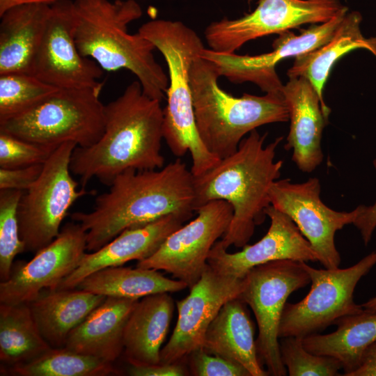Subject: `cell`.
<instances>
[{
    "instance_id": "6da1fadb",
    "label": "cell",
    "mask_w": 376,
    "mask_h": 376,
    "mask_svg": "<svg viewBox=\"0 0 376 376\" xmlns=\"http://www.w3.org/2000/svg\"><path fill=\"white\" fill-rule=\"evenodd\" d=\"M107 191L98 195L91 212L70 217L86 235V251L98 250L124 230L171 214L191 219L194 207V175L180 159L161 169H127Z\"/></svg>"
},
{
    "instance_id": "7a4b0ae2",
    "label": "cell",
    "mask_w": 376,
    "mask_h": 376,
    "mask_svg": "<svg viewBox=\"0 0 376 376\" xmlns=\"http://www.w3.org/2000/svg\"><path fill=\"white\" fill-rule=\"evenodd\" d=\"M161 102L146 95L139 81L130 84L116 100L104 105V130L88 147L77 146L70 168L82 188L97 178L109 186L127 169H161L164 113Z\"/></svg>"
},
{
    "instance_id": "3957f363",
    "label": "cell",
    "mask_w": 376,
    "mask_h": 376,
    "mask_svg": "<svg viewBox=\"0 0 376 376\" xmlns=\"http://www.w3.org/2000/svg\"><path fill=\"white\" fill-rule=\"evenodd\" d=\"M267 134L251 131L233 154L194 176L195 211L215 200L226 201L233 207L230 224L219 240L226 249L247 244L271 205L269 191L280 178L283 163L275 161L276 151L283 137H276L265 146Z\"/></svg>"
},
{
    "instance_id": "277c9868",
    "label": "cell",
    "mask_w": 376,
    "mask_h": 376,
    "mask_svg": "<svg viewBox=\"0 0 376 376\" xmlns=\"http://www.w3.org/2000/svg\"><path fill=\"white\" fill-rule=\"evenodd\" d=\"M142 15L135 0H75V40L83 56L103 70L132 72L143 93L161 102L169 81L152 54L155 47L139 32H128V25Z\"/></svg>"
},
{
    "instance_id": "5b68a950",
    "label": "cell",
    "mask_w": 376,
    "mask_h": 376,
    "mask_svg": "<svg viewBox=\"0 0 376 376\" xmlns=\"http://www.w3.org/2000/svg\"><path fill=\"white\" fill-rule=\"evenodd\" d=\"M138 32L162 53L168 67L170 80L163 109L164 139L175 156L190 152L191 172L199 175L220 160L200 138L193 105L190 68L205 48L203 42L194 30L180 21L152 19L142 24Z\"/></svg>"
},
{
    "instance_id": "8992f818",
    "label": "cell",
    "mask_w": 376,
    "mask_h": 376,
    "mask_svg": "<svg viewBox=\"0 0 376 376\" xmlns=\"http://www.w3.org/2000/svg\"><path fill=\"white\" fill-rule=\"evenodd\" d=\"M220 75L210 61L196 57L190 68V84L196 127L207 149L224 159L233 154L245 135L257 127L287 122L289 111L282 93L237 97L218 84Z\"/></svg>"
},
{
    "instance_id": "52a82bcc",
    "label": "cell",
    "mask_w": 376,
    "mask_h": 376,
    "mask_svg": "<svg viewBox=\"0 0 376 376\" xmlns=\"http://www.w3.org/2000/svg\"><path fill=\"white\" fill-rule=\"evenodd\" d=\"M103 84L93 88H59L31 109L0 122V132L44 145L95 143L104 130Z\"/></svg>"
},
{
    "instance_id": "ba28073f",
    "label": "cell",
    "mask_w": 376,
    "mask_h": 376,
    "mask_svg": "<svg viewBox=\"0 0 376 376\" xmlns=\"http://www.w3.org/2000/svg\"><path fill=\"white\" fill-rule=\"evenodd\" d=\"M74 142L58 146L43 164L33 185L24 191L17 209L19 235L25 252L36 253L59 234L70 207L80 197L92 193L78 189L71 175L70 159Z\"/></svg>"
},
{
    "instance_id": "9c48e42d",
    "label": "cell",
    "mask_w": 376,
    "mask_h": 376,
    "mask_svg": "<svg viewBox=\"0 0 376 376\" xmlns=\"http://www.w3.org/2000/svg\"><path fill=\"white\" fill-rule=\"evenodd\" d=\"M375 265L376 250L345 269H315L304 262L311 289L299 302L285 304L279 337L303 338L319 334L340 318L363 311L362 306L354 301V291L359 280Z\"/></svg>"
},
{
    "instance_id": "30bf717a",
    "label": "cell",
    "mask_w": 376,
    "mask_h": 376,
    "mask_svg": "<svg viewBox=\"0 0 376 376\" xmlns=\"http://www.w3.org/2000/svg\"><path fill=\"white\" fill-rule=\"evenodd\" d=\"M304 263L274 260L253 267L244 277V285L239 298L254 313L258 327V356L273 376L287 373L281 357L279 329L288 298L311 282Z\"/></svg>"
},
{
    "instance_id": "8fae6325",
    "label": "cell",
    "mask_w": 376,
    "mask_h": 376,
    "mask_svg": "<svg viewBox=\"0 0 376 376\" xmlns=\"http://www.w3.org/2000/svg\"><path fill=\"white\" fill-rule=\"evenodd\" d=\"M345 7L340 0H258L252 12L212 22L204 35L209 49L235 53L250 40L327 22Z\"/></svg>"
},
{
    "instance_id": "7c38bea8",
    "label": "cell",
    "mask_w": 376,
    "mask_h": 376,
    "mask_svg": "<svg viewBox=\"0 0 376 376\" xmlns=\"http://www.w3.org/2000/svg\"><path fill=\"white\" fill-rule=\"evenodd\" d=\"M197 216L170 234L149 258L136 267L163 270L193 287L208 267L210 252L230 224L233 210L224 200L212 201L198 207Z\"/></svg>"
},
{
    "instance_id": "4fadbf2b",
    "label": "cell",
    "mask_w": 376,
    "mask_h": 376,
    "mask_svg": "<svg viewBox=\"0 0 376 376\" xmlns=\"http://www.w3.org/2000/svg\"><path fill=\"white\" fill-rule=\"evenodd\" d=\"M321 186L318 178L303 182L285 178L276 180L269 191L271 205L288 216L308 241L327 269L339 267L340 255L335 244L336 233L354 224L362 205L350 212H339L326 205L320 198Z\"/></svg>"
},
{
    "instance_id": "5bb4252c",
    "label": "cell",
    "mask_w": 376,
    "mask_h": 376,
    "mask_svg": "<svg viewBox=\"0 0 376 376\" xmlns=\"http://www.w3.org/2000/svg\"><path fill=\"white\" fill-rule=\"evenodd\" d=\"M348 12L345 7L327 22L314 24L302 29L299 35L288 31L279 35L273 42V50L255 56L221 53L204 48L200 56L212 62L220 75L233 83L249 81L263 91L281 93L283 84L276 72V65L290 57H296L319 48L334 35Z\"/></svg>"
},
{
    "instance_id": "9a60e30c",
    "label": "cell",
    "mask_w": 376,
    "mask_h": 376,
    "mask_svg": "<svg viewBox=\"0 0 376 376\" xmlns=\"http://www.w3.org/2000/svg\"><path fill=\"white\" fill-rule=\"evenodd\" d=\"M31 75L58 88H93L102 68L83 56L74 36L73 1L63 0L50 6L49 15L34 58Z\"/></svg>"
},
{
    "instance_id": "2e32d148",
    "label": "cell",
    "mask_w": 376,
    "mask_h": 376,
    "mask_svg": "<svg viewBox=\"0 0 376 376\" xmlns=\"http://www.w3.org/2000/svg\"><path fill=\"white\" fill-rule=\"evenodd\" d=\"M86 251V235L75 221L27 263H13L10 277L0 283V303H29L45 290H55L79 265Z\"/></svg>"
},
{
    "instance_id": "e0dca14e",
    "label": "cell",
    "mask_w": 376,
    "mask_h": 376,
    "mask_svg": "<svg viewBox=\"0 0 376 376\" xmlns=\"http://www.w3.org/2000/svg\"><path fill=\"white\" fill-rule=\"evenodd\" d=\"M244 280L220 274L210 265L189 294L176 302L178 320L172 335L160 352V363L185 361L203 348L207 329L222 306L239 297Z\"/></svg>"
},
{
    "instance_id": "ac0fdd59",
    "label": "cell",
    "mask_w": 376,
    "mask_h": 376,
    "mask_svg": "<svg viewBox=\"0 0 376 376\" xmlns=\"http://www.w3.org/2000/svg\"><path fill=\"white\" fill-rule=\"evenodd\" d=\"M265 214L270 226L259 241L228 253L218 240L210 252L208 265L220 274L243 279L253 267L274 260L318 262L317 253L288 216L272 205Z\"/></svg>"
},
{
    "instance_id": "d6986e66",
    "label": "cell",
    "mask_w": 376,
    "mask_h": 376,
    "mask_svg": "<svg viewBox=\"0 0 376 376\" xmlns=\"http://www.w3.org/2000/svg\"><path fill=\"white\" fill-rule=\"evenodd\" d=\"M188 220L183 216L171 214L124 230L98 250L86 253L79 266L64 279L58 289H74L84 279L96 271L149 258L170 234Z\"/></svg>"
},
{
    "instance_id": "ffe728a7",
    "label": "cell",
    "mask_w": 376,
    "mask_h": 376,
    "mask_svg": "<svg viewBox=\"0 0 376 376\" xmlns=\"http://www.w3.org/2000/svg\"><path fill=\"white\" fill-rule=\"evenodd\" d=\"M281 93L290 122L285 149L292 150V159L299 170L311 173L324 157L321 141L328 119L323 113L320 98L304 77L289 78Z\"/></svg>"
},
{
    "instance_id": "44dd1931",
    "label": "cell",
    "mask_w": 376,
    "mask_h": 376,
    "mask_svg": "<svg viewBox=\"0 0 376 376\" xmlns=\"http://www.w3.org/2000/svg\"><path fill=\"white\" fill-rule=\"evenodd\" d=\"M139 300L107 297L69 334L65 347L112 363L123 352L125 327Z\"/></svg>"
},
{
    "instance_id": "7402d4cb",
    "label": "cell",
    "mask_w": 376,
    "mask_h": 376,
    "mask_svg": "<svg viewBox=\"0 0 376 376\" xmlns=\"http://www.w3.org/2000/svg\"><path fill=\"white\" fill-rule=\"evenodd\" d=\"M169 292L152 294L139 300L126 322L123 353L132 366L160 363L161 347L174 311Z\"/></svg>"
},
{
    "instance_id": "603a6c76",
    "label": "cell",
    "mask_w": 376,
    "mask_h": 376,
    "mask_svg": "<svg viewBox=\"0 0 376 376\" xmlns=\"http://www.w3.org/2000/svg\"><path fill=\"white\" fill-rule=\"evenodd\" d=\"M246 306L239 297L227 301L209 326L203 349L240 363L251 376L269 375L258 356L255 328Z\"/></svg>"
},
{
    "instance_id": "cb8c5ba5",
    "label": "cell",
    "mask_w": 376,
    "mask_h": 376,
    "mask_svg": "<svg viewBox=\"0 0 376 376\" xmlns=\"http://www.w3.org/2000/svg\"><path fill=\"white\" fill-rule=\"evenodd\" d=\"M49 11L50 6L24 4L0 16V75H31Z\"/></svg>"
},
{
    "instance_id": "d4e9b609",
    "label": "cell",
    "mask_w": 376,
    "mask_h": 376,
    "mask_svg": "<svg viewBox=\"0 0 376 376\" xmlns=\"http://www.w3.org/2000/svg\"><path fill=\"white\" fill-rule=\"evenodd\" d=\"M361 21L359 12H347L329 41L316 49L297 56L288 70L289 78L304 77L313 84L327 119L331 109L324 101L323 90L336 61L357 49H367L376 57V36L365 38L361 30Z\"/></svg>"
},
{
    "instance_id": "484cf974",
    "label": "cell",
    "mask_w": 376,
    "mask_h": 376,
    "mask_svg": "<svg viewBox=\"0 0 376 376\" xmlns=\"http://www.w3.org/2000/svg\"><path fill=\"white\" fill-rule=\"evenodd\" d=\"M107 297L83 290H45L28 303L40 332L52 348L65 347L69 334Z\"/></svg>"
},
{
    "instance_id": "4316f807",
    "label": "cell",
    "mask_w": 376,
    "mask_h": 376,
    "mask_svg": "<svg viewBox=\"0 0 376 376\" xmlns=\"http://www.w3.org/2000/svg\"><path fill=\"white\" fill-rule=\"evenodd\" d=\"M334 324L337 327L334 331L306 336L303 344L313 354L338 359L343 375L350 376L359 366L364 351L376 341V312L363 309L340 318Z\"/></svg>"
},
{
    "instance_id": "83f0119b",
    "label": "cell",
    "mask_w": 376,
    "mask_h": 376,
    "mask_svg": "<svg viewBox=\"0 0 376 376\" xmlns=\"http://www.w3.org/2000/svg\"><path fill=\"white\" fill-rule=\"evenodd\" d=\"M187 285L164 276L158 270L136 267H109L84 279L75 288L105 297L139 299L161 292H175Z\"/></svg>"
},
{
    "instance_id": "f1b7e54d",
    "label": "cell",
    "mask_w": 376,
    "mask_h": 376,
    "mask_svg": "<svg viewBox=\"0 0 376 376\" xmlns=\"http://www.w3.org/2000/svg\"><path fill=\"white\" fill-rule=\"evenodd\" d=\"M51 347L41 335L29 304H0V360L8 368L26 363Z\"/></svg>"
},
{
    "instance_id": "f546056e",
    "label": "cell",
    "mask_w": 376,
    "mask_h": 376,
    "mask_svg": "<svg viewBox=\"0 0 376 376\" xmlns=\"http://www.w3.org/2000/svg\"><path fill=\"white\" fill-rule=\"evenodd\" d=\"M6 372L19 376H105L118 373L111 363L65 347H51L36 359Z\"/></svg>"
},
{
    "instance_id": "4dcf8cb0",
    "label": "cell",
    "mask_w": 376,
    "mask_h": 376,
    "mask_svg": "<svg viewBox=\"0 0 376 376\" xmlns=\"http://www.w3.org/2000/svg\"><path fill=\"white\" fill-rule=\"evenodd\" d=\"M58 89L33 75H0V122L31 109Z\"/></svg>"
},
{
    "instance_id": "1f68e13d",
    "label": "cell",
    "mask_w": 376,
    "mask_h": 376,
    "mask_svg": "<svg viewBox=\"0 0 376 376\" xmlns=\"http://www.w3.org/2000/svg\"><path fill=\"white\" fill-rule=\"evenodd\" d=\"M24 191L0 189V279L10 277L15 256L25 252L19 235L17 209Z\"/></svg>"
},
{
    "instance_id": "d6a6232c",
    "label": "cell",
    "mask_w": 376,
    "mask_h": 376,
    "mask_svg": "<svg viewBox=\"0 0 376 376\" xmlns=\"http://www.w3.org/2000/svg\"><path fill=\"white\" fill-rule=\"evenodd\" d=\"M281 338V357L290 376L339 375L342 365L338 359L309 352L304 347L301 338L287 336Z\"/></svg>"
},
{
    "instance_id": "836d02e7",
    "label": "cell",
    "mask_w": 376,
    "mask_h": 376,
    "mask_svg": "<svg viewBox=\"0 0 376 376\" xmlns=\"http://www.w3.org/2000/svg\"><path fill=\"white\" fill-rule=\"evenodd\" d=\"M57 147L31 142L0 132V168L15 169L43 164Z\"/></svg>"
},
{
    "instance_id": "e575fe53",
    "label": "cell",
    "mask_w": 376,
    "mask_h": 376,
    "mask_svg": "<svg viewBox=\"0 0 376 376\" xmlns=\"http://www.w3.org/2000/svg\"><path fill=\"white\" fill-rule=\"evenodd\" d=\"M190 372L195 376H251L240 363L211 354L203 348L190 354Z\"/></svg>"
},
{
    "instance_id": "d590c367",
    "label": "cell",
    "mask_w": 376,
    "mask_h": 376,
    "mask_svg": "<svg viewBox=\"0 0 376 376\" xmlns=\"http://www.w3.org/2000/svg\"><path fill=\"white\" fill-rule=\"evenodd\" d=\"M43 164L15 169L0 168V189L26 191L40 176Z\"/></svg>"
},
{
    "instance_id": "8d00e7d4",
    "label": "cell",
    "mask_w": 376,
    "mask_h": 376,
    "mask_svg": "<svg viewBox=\"0 0 376 376\" xmlns=\"http://www.w3.org/2000/svg\"><path fill=\"white\" fill-rule=\"evenodd\" d=\"M128 373L132 376H185L189 375L183 361L150 366H132Z\"/></svg>"
},
{
    "instance_id": "74e56055",
    "label": "cell",
    "mask_w": 376,
    "mask_h": 376,
    "mask_svg": "<svg viewBox=\"0 0 376 376\" xmlns=\"http://www.w3.org/2000/svg\"><path fill=\"white\" fill-rule=\"evenodd\" d=\"M376 169V159L373 160ZM359 230L365 245H368L376 228V201L370 205H362V210L353 224Z\"/></svg>"
},
{
    "instance_id": "f35d334b",
    "label": "cell",
    "mask_w": 376,
    "mask_h": 376,
    "mask_svg": "<svg viewBox=\"0 0 376 376\" xmlns=\"http://www.w3.org/2000/svg\"><path fill=\"white\" fill-rule=\"evenodd\" d=\"M350 376H376V341L364 351L359 366Z\"/></svg>"
},
{
    "instance_id": "ab89813d",
    "label": "cell",
    "mask_w": 376,
    "mask_h": 376,
    "mask_svg": "<svg viewBox=\"0 0 376 376\" xmlns=\"http://www.w3.org/2000/svg\"><path fill=\"white\" fill-rule=\"evenodd\" d=\"M63 0H0V16L8 9L24 4H44L52 6Z\"/></svg>"
},
{
    "instance_id": "60d3db41",
    "label": "cell",
    "mask_w": 376,
    "mask_h": 376,
    "mask_svg": "<svg viewBox=\"0 0 376 376\" xmlns=\"http://www.w3.org/2000/svg\"><path fill=\"white\" fill-rule=\"evenodd\" d=\"M364 310L376 312V295L361 304Z\"/></svg>"
},
{
    "instance_id": "b9f144b4",
    "label": "cell",
    "mask_w": 376,
    "mask_h": 376,
    "mask_svg": "<svg viewBox=\"0 0 376 376\" xmlns=\"http://www.w3.org/2000/svg\"><path fill=\"white\" fill-rule=\"evenodd\" d=\"M248 1H249V3H250V2H251V0H248Z\"/></svg>"
}]
</instances>
